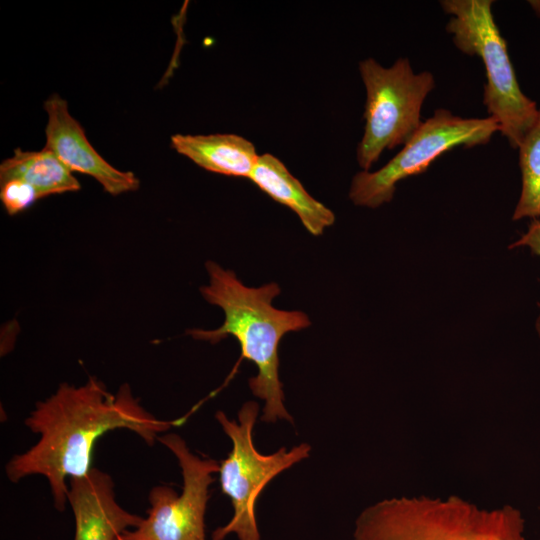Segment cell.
<instances>
[{
	"mask_svg": "<svg viewBox=\"0 0 540 540\" xmlns=\"http://www.w3.org/2000/svg\"><path fill=\"white\" fill-rule=\"evenodd\" d=\"M187 417L157 418L140 404L127 383L113 394L95 377L81 386L64 382L51 396L38 401L25 419L39 439L12 456L5 473L13 483L32 475L45 477L54 507L63 512L69 479L85 476L93 468V448L102 435L127 429L152 446L162 433L182 425Z\"/></svg>",
	"mask_w": 540,
	"mask_h": 540,
	"instance_id": "6da1fadb",
	"label": "cell"
},
{
	"mask_svg": "<svg viewBox=\"0 0 540 540\" xmlns=\"http://www.w3.org/2000/svg\"><path fill=\"white\" fill-rule=\"evenodd\" d=\"M205 266L209 284L202 286L200 292L207 302L223 310L225 319L217 329H191L187 333L212 344L228 336L235 337L241 348L238 364L241 359H247L258 369L257 375L249 379V387L264 401L261 421L275 423L282 419L292 423L279 379L278 348L285 334L310 326L308 316L301 311L273 307L272 300L280 293L276 283L248 287L232 270L213 261L206 262Z\"/></svg>",
	"mask_w": 540,
	"mask_h": 540,
	"instance_id": "7a4b0ae2",
	"label": "cell"
},
{
	"mask_svg": "<svg viewBox=\"0 0 540 540\" xmlns=\"http://www.w3.org/2000/svg\"><path fill=\"white\" fill-rule=\"evenodd\" d=\"M524 530L511 505L486 509L457 495L400 496L361 511L352 540H530Z\"/></svg>",
	"mask_w": 540,
	"mask_h": 540,
	"instance_id": "3957f363",
	"label": "cell"
},
{
	"mask_svg": "<svg viewBox=\"0 0 540 540\" xmlns=\"http://www.w3.org/2000/svg\"><path fill=\"white\" fill-rule=\"evenodd\" d=\"M444 11L452 17L446 26L455 46L463 53L479 56L487 83L483 103L512 148H517L535 124L536 102L520 89L507 51V44L495 23L491 0H444Z\"/></svg>",
	"mask_w": 540,
	"mask_h": 540,
	"instance_id": "277c9868",
	"label": "cell"
},
{
	"mask_svg": "<svg viewBox=\"0 0 540 540\" xmlns=\"http://www.w3.org/2000/svg\"><path fill=\"white\" fill-rule=\"evenodd\" d=\"M259 405L248 401L242 405L237 420L217 411L215 418L232 442L227 458L220 462L219 480L222 493L231 501L233 516L213 531L211 540H224L234 533L239 540H261L256 522V501L266 485L277 475L310 455L311 446L301 443L291 449L281 447L272 454H261L253 441V428Z\"/></svg>",
	"mask_w": 540,
	"mask_h": 540,
	"instance_id": "5b68a950",
	"label": "cell"
},
{
	"mask_svg": "<svg viewBox=\"0 0 540 540\" xmlns=\"http://www.w3.org/2000/svg\"><path fill=\"white\" fill-rule=\"evenodd\" d=\"M366 89L364 134L357 147V161L364 171L385 149L406 144L419 128L422 104L434 88L430 72L415 74L408 59L389 67L368 58L359 63Z\"/></svg>",
	"mask_w": 540,
	"mask_h": 540,
	"instance_id": "8992f818",
	"label": "cell"
},
{
	"mask_svg": "<svg viewBox=\"0 0 540 540\" xmlns=\"http://www.w3.org/2000/svg\"><path fill=\"white\" fill-rule=\"evenodd\" d=\"M498 131V123L491 116L462 118L437 109L385 166L375 172L357 173L349 197L355 205L378 207L391 201L399 181L423 173L443 153L457 146L486 144Z\"/></svg>",
	"mask_w": 540,
	"mask_h": 540,
	"instance_id": "52a82bcc",
	"label": "cell"
},
{
	"mask_svg": "<svg viewBox=\"0 0 540 540\" xmlns=\"http://www.w3.org/2000/svg\"><path fill=\"white\" fill-rule=\"evenodd\" d=\"M157 441L176 457L183 478L182 491L177 493L168 485L154 486L148 495L147 517L117 540H207L205 514L209 486L220 463L195 455L176 433L162 434Z\"/></svg>",
	"mask_w": 540,
	"mask_h": 540,
	"instance_id": "ba28073f",
	"label": "cell"
},
{
	"mask_svg": "<svg viewBox=\"0 0 540 540\" xmlns=\"http://www.w3.org/2000/svg\"><path fill=\"white\" fill-rule=\"evenodd\" d=\"M44 109L48 115L44 149L72 172L95 178L111 195L139 188L140 181L133 172L116 169L94 149L80 123L70 114L66 100L53 94L44 102Z\"/></svg>",
	"mask_w": 540,
	"mask_h": 540,
	"instance_id": "9c48e42d",
	"label": "cell"
},
{
	"mask_svg": "<svg viewBox=\"0 0 540 540\" xmlns=\"http://www.w3.org/2000/svg\"><path fill=\"white\" fill-rule=\"evenodd\" d=\"M68 483L67 501L75 521L73 540H117L143 519L117 502L111 476L100 469L93 467Z\"/></svg>",
	"mask_w": 540,
	"mask_h": 540,
	"instance_id": "30bf717a",
	"label": "cell"
},
{
	"mask_svg": "<svg viewBox=\"0 0 540 540\" xmlns=\"http://www.w3.org/2000/svg\"><path fill=\"white\" fill-rule=\"evenodd\" d=\"M249 179L274 201L290 208L312 235H321L334 223V213L313 198L274 155H260Z\"/></svg>",
	"mask_w": 540,
	"mask_h": 540,
	"instance_id": "8fae6325",
	"label": "cell"
},
{
	"mask_svg": "<svg viewBox=\"0 0 540 540\" xmlns=\"http://www.w3.org/2000/svg\"><path fill=\"white\" fill-rule=\"evenodd\" d=\"M171 146L207 171L234 177L249 178L260 156L252 142L230 133L175 134Z\"/></svg>",
	"mask_w": 540,
	"mask_h": 540,
	"instance_id": "7c38bea8",
	"label": "cell"
},
{
	"mask_svg": "<svg viewBox=\"0 0 540 540\" xmlns=\"http://www.w3.org/2000/svg\"><path fill=\"white\" fill-rule=\"evenodd\" d=\"M17 179L32 186L39 199L80 189V183L52 152L14 150L0 165V183Z\"/></svg>",
	"mask_w": 540,
	"mask_h": 540,
	"instance_id": "4fadbf2b",
	"label": "cell"
},
{
	"mask_svg": "<svg viewBox=\"0 0 540 540\" xmlns=\"http://www.w3.org/2000/svg\"><path fill=\"white\" fill-rule=\"evenodd\" d=\"M518 149L522 190L512 219H540V109L535 124Z\"/></svg>",
	"mask_w": 540,
	"mask_h": 540,
	"instance_id": "5bb4252c",
	"label": "cell"
},
{
	"mask_svg": "<svg viewBox=\"0 0 540 540\" xmlns=\"http://www.w3.org/2000/svg\"><path fill=\"white\" fill-rule=\"evenodd\" d=\"M0 187V198L9 215L28 209L39 199L35 189L21 180H8L0 183Z\"/></svg>",
	"mask_w": 540,
	"mask_h": 540,
	"instance_id": "9a60e30c",
	"label": "cell"
},
{
	"mask_svg": "<svg viewBox=\"0 0 540 540\" xmlns=\"http://www.w3.org/2000/svg\"><path fill=\"white\" fill-rule=\"evenodd\" d=\"M518 246H528L533 254L540 256V219L532 220L527 233L523 234L518 241L510 245V248ZM537 330L540 335V318L537 322Z\"/></svg>",
	"mask_w": 540,
	"mask_h": 540,
	"instance_id": "2e32d148",
	"label": "cell"
}]
</instances>
